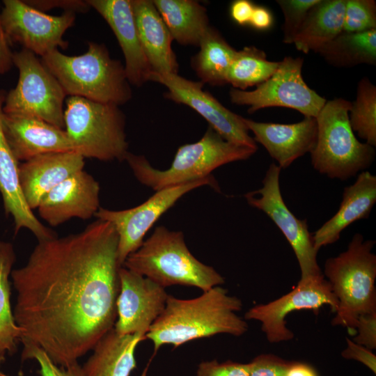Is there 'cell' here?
I'll list each match as a JSON object with an SVG mask.
<instances>
[{
    "mask_svg": "<svg viewBox=\"0 0 376 376\" xmlns=\"http://www.w3.org/2000/svg\"><path fill=\"white\" fill-rule=\"evenodd\" d=\"M118 243L111 224L98 219L77 233L38 241L26 263L10 274L22 344L67 366L113 328L122 267Z\"/></svg>",
    "mask_w": 376,
    "mask_h": 376,
    "instance_id": "cell-1",
    "label": "cell"
},
{
    "mask_svg": "<svg viewBox=\"0 0 376 376\" xmlns=\"http://www.w3.org/2000/svg\"><path fill=\"white\" fill-rule=\"evenodd\" d=\"M242 308V301L220 285L189 299L169 295L164 311L146 334V339L154 347L148 364L164 345L176 348L191 340L219 334L243 335L248 324L236 313Z\"/></svg>",
    "mask_w": 376,
    "mask_h": 376,
    "instance_id": "cell-2",
    "label": "cell"
},
{
    "mask_svg": "<svg viewBox=\"0 0 376 376\" xmlns=\"http://www.w3.org/2000/svg\"><path fill=\"white\" fill-rule=\"evenodd\" d=\"M41 61L66 95L118 106L132 97L124 65L111 57L104 44L88 42L87 51L79 56H68L56 49Z\"/></svg>",
    "mask_w": 376,
    "mask_h": 376,
    "instance_id": "cell-3",
    "label": "cell"
},
{
    "mask_svg": "<svg viewBox=\"0 0 376 376\" xmlns=\"http://www.w3.org/2000/svg\"><path fill=\"white\" fill-rule=\"evenodd\" d=\"M123 266L164 288L192 286L206 291L224 283L212 267L201 263L187 248L182 232L157 227Z\"/></svg>",
    "mask_w": 376,
    "mask_h": 376,
    "instance_id": "cell-4",
    "label": "cell"
},
{
    "mask_svg": "<svg viewBox=\"0 0 376 376\" xmlns=\"http://www.w3.org/2000/svg\"><path fill=\"white\" fill-rule=\"evenodd\" d=\"M256 150L226 141L209 126L199 141L178 148L170 167L166 170L157 169L143 155L130 152L125 160L139 182L159 191L210 177L218 167L248 159Z\"/></svg>",
    "mask_w": 376,
    "mask_h": 376,
    "instance_id": "cell-5",
    "label": "cell"
},
{
    "mask_svg": "<svg viewBox=\"0 0 376 376\" xmlns=\"http://www.w3.org/2000/svg\"><path fill=\"white\" fill-rule=\"evenodd\" d=\"M374 244V241L364 240L361 234L356 233L346 251L324 264L323 275L338 301L331 324L345 327L352 334L360 316L376 312Z\"/></svg>",
    "mask_w": 376,
    "mask_h": 376,
    "instance_id": "cell-6",
    "label": "cell"
},
{
    "mask_svg": "<svg viewBox=\"0 0 376 376\" xmlns=\"http://www.w3.org/2000/svg\"><path fill=\"white\" fill-rule=\"evenodd\" d=\"M351 102L338 97L327 101L315 118L317 139L310 152L311 165L321 174L345 180L368 169L375 148L359 141L349 123Z\"/></svg>",
    "mask_w": 376,
    "mask_h": 376,
    "instance_id": "cell-7",
    "label": "cell"
},
{
    "mask_svg": "<svg viewBox=\"0 0 376 376\" xmlns=\"http://www.w3.org/2000/svg\"><path fill=\"white\" fill-rule=\"evenodd\" d=\"M64 130L73 150L84 158L122 162L128 153L125 116L118 105L69 96Z\"/></svg>",
    "mask_w": 376,
    "mask_h": 376,
    "instance_id": "cell-8",
    "label": "cell"
},
{
    "mask_svg": "<svg viewBox=\"0 0 376 376\" xmlns=\"http://www.w3.org/2000/svg\"><path fill=\"white\" fill-rule=\"evenodd\" d=\"M13 63L19 78L16 86L6 95L3 111L34 116L64 130L67 95L58 80L27 49L13 52Z\"/></svg>",
    "mask_w": 376,
    "mask_h": 376,
    "instance_id": "cell-9",
    "label": "cell"
},
{
    "mask_svg": "<svg viewBox=\"0 0 376 376\" xmlns=\"http://www.w3.org/2000/svg\"><path fill=\"white\" fill-rule=\"evenodd\" d=\"M303 63L302 58L284 57L276 72L256 89L247 91L230 88L231 102L248 106L249 113L279 107L296 110L304 117L316 118L327 100L304 81Z\"/></svg>",
    "mask_w": 376,
    "mask_h": 376,
    "instance_id": "cell-10",
    "label": "cell"
},
{
    "mask_svg": "<svg viewBox=\"0 0 376 376\" xmlns=\"http://www.w3.org/2000/svg\"><path fill=\"white\" fill-rule=\"evenodd\" d=\"M281 169L272 163L262 181L263 187L244 194L248 204L265 213L276 224L291 246L298 261L300 280L322 274L317 260L313 234L307 221L299 219L287 207L280 188Z\"/></svg>",
    "mask_w": 376,
    "mask_h": 376,
    "instance_id": "cell-11",
    "label": "cell"
},
{
    "mask_svg": "<svg viewBox=\"0 0 376 376\" xmlns=\"http://www.w3.org/2000/svg\"><path fill=\"white\" fill-rule=\"evenodd\" d=\"M209 185L219 191L214 178L210 177L156 191L145 202L123 210L100 207L95 217L109 222L118 235V257L123 266L127 257L143 242L148 231L184 195L198 187Z\"/></svg>",
    "mask_w": 376,
    "mask_h": 376,
    "instance_id": "cell-12",
    "label": "cell"
},
{
    "mask_svg": "<svg viewBox=\"0 0 376 376\" xmlns=\"http://www.w3.org/2000/svg\"><path fill=\"white\" fill-rule=\"evenodd\" d=\"M3 3L1 19L9 43L19 44L41 57L58 47H67L63 36L74 24L76 13L50 15L20 0H3Z\"/></svg>",
    "mask_w": 376,
    "mask_h": 376,
    "instance_id": "cell-13",
    "label": "cell"
},
{
    "mask_svg": "<svg viewBox=\"0 0 376 376\" xmlns=\"http://www.w3.org/2000/svg\"><path fill=\"white\" fill-rule=\"evenodd\" d=\"M324 305H329L331 311L336 313L338 301L329 282L322 274L299 280L290 292L266 304L251 307L245 313L244 318L259 321L267 340L277 343L294 337L293 332L285 324L288 314L303 309H312L317 313Z\"/></svg>",
    "mask_w": 376,
    "mask_h": 376,
    "instance_id": "cell-14",
    "label": "cell"
},
{
    "mask_svg": "<svg viewBox=\"0 0 376 376\" xmlns=\"http://www.w3.org/2000/svg\"><path fill=\"white\" fill-rule=\"evenodd\" d=\"M149 81L164 86L167 88L165 98L195 110L226 141L258 149L257 143L249 134L244 118L230 111L212 94L203 91L204 84L201 81H191L178 74L152 72Z\"/></svg>",
    "mask_w": 376,
    "mask_h": 376,
    "instance_id": "cell-15",
    "label": "cell"
},
{
    "mask_svg": "<svg viewBox=\"0 0 376 376\" xmlns=\"http://www.w3.org/2000/svg\"><path fill=\"white\" fill-rule=\"evenodd\" d=\"M113 329L120 335L146 334L164 311L169 295L165 288L122 266Z\"/></svg>",
    "mask_w": 376,
    "mask_h": 376,
    "instance_id": "cell-16",
    "label": "cell"
},
{
    "mask_svg": "<svg viewBox=\"0 0 376 376\" xmlns=\"http://www.w3.org/2000/svg\"><path fill=\"white\" fill-rule=\"evenodd\" d=\"M99 182L81 170L52 189L40 201L38 214L56 227L72 218L88 219L100 209Z\"/></svg>",
    "mask_w": 376,
    "mask_h": 376,
    "instance_id": "cell-17",
    "label": "cell"
},
{
    "mask_svg": "<svg viewBox=\"0 0 376 376\" xmlns=\"http://www.w3.org/2000/svg\"><path fill=\"white\" fill-rule=\"evenodd\" d=\"M107 22L115 34L125 58L130 84L139 87L152 72L139 37L131 0H86Z\"/></svg>",
    "mask_w": 376,
    "mask_h": 376,
    "instance_id": "cell-18",
    "label": "cell"
},
{
    "mask_svg": "<svg viewBox=\"0 0 376 376\" xmlns=\"http://www.w3.org/2000/svg\"><path fill=\"white\" fill-rule=\"evenodd\" d=\"M2 127L18 162L49 152L74 151L65 130L34 116L3 111Z\"/></svg>",
    "mask_w": 376,
    "mask_h": 376,
    "instance_id": "cell-19",
    "label": "cell"
},
{
    "mask_svg": "<svg viewBox=\"0 0 376 376\" xmlns=\"http://www.w3.org/2000/svg\"><path fill=\"white\" fill-rule=\"evenodd\" d=\"M254 135L256 143H260L281 169L290 166L299 157L311 152L317 139L315 118L304 117L295 123H260L244 118Z\"/></svg>",
    "mask_w": 376,
    "mask_h": 376,
    "instance_id": "cell-20",
    "label": "cell"
},
{
    "mask_svg": "<svg viewBox=\"0 0 376 376\" xmlns=\"http://www.w3.org/2000/svg\"><path fill=\"white\" fill-rule=\"evenodd\" d=\"M84 164V157L75 151L45 153L19 164V185L30 209L38 208L45 195L83 170Z\"/></svg>",
    "mask_w": 376,
    "mask_h": 376,
    "instance_id": "cell-21",
    "label": "cell"
},
{
    "mask_svg": "<svg viewBox=\"0 0 376 376\" xmlns=\"http://www.w3.org/2000/svg\"><path fill=\"white\" fill-rule=\"evenodd\" d=\"M5 97V93L0 91V194L5 213L12 216L15 234L22 228H26L38 241L55 237L56 233L40 221L23 196L18 175L19 162L7 142L2 127Z\"/></svg>",
    "mask_w": 376,
    "mask_h": 376,
    "instance_id": "cell-22",
    "label": "cell"
},
{
    "mask_svg": "<svg viewBox=\"0 0 376 376\" xmlns=\"http://www.w3.org/2000/svg\"><path fill=\"white\" fill-rule=\"evenodd\" d=\"M376 202V176L368 171L357 175L355 182L344 188L336 213L313 234L315 249L338 241L342 231L352 223L368 219Z\"/></svg>",
    "mask_w": 376,
    "mask_h": 376,
    "instance_id": "cell-23",
    "label": "cell"
},
{
    "mask_svg": "<svg viewBox=\"0 0 376 376\" xmlns=\"http://www.w3.org/2000/svg\"><path fill=\"white\" fill-rule=\"evenodd\" d=\"M139 37L152 72L178 74L173 38L150 0H131Z\"/></svg>",
    "mask_w": 376,
    "mask_h": 376,
    "instance_id": "cell-24",
    "label": "cell"
},
{
    "mask_svg": "<svg viewBox=\"0 0 376 376\" xmlns=\"http://www.w3.org/2000/svg\"><path fill=\"white\" fill-rule=\"evenodd\" d=\"M144 339L139 334H118L113 328L97 343L82 366L86 376H130L136 367V347Z\"/></svg>",
    "mask_w": 376,
    "mask_h": 376,
    "instance_id": "cell-25",
    "label": "cell"
},
{
    "mask_svg": "<svg viewBox=\"0 0 376 376\" xmlns=\"http://www.w3.org/2000/svg\"><path fill=\"white\" fill-rule=\"evenodd\" d=\"M345 0H319L308 11L293 43L304 54L316 52L343 32Z\"/></svg>",
    "mask_w": 376,
    "mask_h": 376,
    "instance_id": "cell-26",
    "label": "cell"
},
{
    "mask_svg": "<svg viewBox=\"0 0 376 376\" xmlns=\"http://www.w3.org/2000/svg\"><path fill=\"white\" fill-rule=\"evenodd\" d=\"M173 40L199 46L209 24L206 9L193 0H152Z\"/></svg>",
    "mask_w": 376,
    "mask_h": 376,
    "instance_id": "cell-27",
    "label": "cell"
},
{
    "mask_svg": "<svg viewBox=\"0 0 376 376\" xmlns=\"http://www.w3.org/2000/svg\"><path fill=\"white\" fill-rule=\"evenodd\" d=\"M198 47L200 50L191 63L201 81L212 86L226 84L227 74L237 51L211 26L203 34Z\"/></svg>",
    "mask_w": 376,
    "mask_h": 376,
    "instance_id": "cell-28",
    "label": "cell"
},
{
    "mask_svg": "<svg viewBox=\"0 0 376 376\" xmlns=\"http://www.w3.org/2000/svg\"><path fill=\"white\" fill-rule=\"evenodd\" d=\"M315 53L329 65L351 68L376 64V29L359 33L342 32Z\"/></svg>",
    "mask_w": 376,
    "mask_h": 376,
    "instance_id": "cell-29",
    "label": "cell"
},
{
    "mask_svg": "<svg viewBox=\"0 0 376 376\" xmlns=\"http://www.w3.org/2000/svg\"><path fill=\"white\" fill-rule=\"evenodd\" d=\"M15 260L13 244L0 241V348L10 354L16 352L22 336L10 304V276Z\"/></svg>",
    "mask_w": 376,
    "mask_h": 376,
    "instance_id": "cell-30",
    "label": "cell"
},
{
    "mask_svg": "<svg viewBox=\"0 0 376 376\" xmlns=\"http://www.w3.org/2000/svg\"><path fill=\"white\" fill-rule=\"evenodd\" d=\"M279 65V61H269L262 49L246 46L236 52L227 74V84L241 91L257 86L268 79Z\"/></svg>",
    "mask_w": 376,
    "mask_h": 376,
    "instance_id": "cell-31",
    "label": "cell"
},
{
    "mask_svg": "<svg viewBox=\"0 0 376 376\" xmlns=\"http://www.w3.org/2000/svg\"><path fill=\"white\" fill-rule=\"evenodd\" d=\"M352 131L368 145L376 146V86L368 77L357 85V95L348 113Z\"/></svg>",
    "mask_w": 376,
    "mask_h": 376,
    "instance_id": "cell-32",
    "label": "cell"
},
{
    "mask_svg": "<svg viewBox=\"0 0 376 376\" xmlns=\"http://www.w3.org/2000/svg\"><path fill=\"white\" fill-rule=\"evenodd\" d=\"M376 29L374 0H345L343 32L359 33Z\"/></svg>",
    "mask_w": 376,
    "mask_h": 376,
    "instance_id": "cell-33",
    "label": "cell"
},
{
    "mask_svg": "<svg viewBox=\"0 0 376 376\" xmlns=\"http://www.w3.org/2000/svg\"><path fill=\"white\" fill-rule=\"evenodd\" d=\"M319 0H277L284 20L282 26L283 42L292 44L309 10Z\"/></svg>",
    "mask_w": 376,
    "mask_h": 376,
    "instance_id": "cell-34",
    "label": "cell"
},
{
    "mask_svg": "<svg viewBox=\"0 0 376 376\" xmlns=\"http://www.w3.org/2000/svg\"><path fill=\"white\" fill-rule=\"evenodd\" d=\"M22 359H34L40 366L41 376H86L82 366L75 362L67 366L55 364L39 347L31 343H23Z\"/></svg>",
    "mask_w": 376,
    "mask_h": 376,
    "instance_id": "cell-35",
    "label": "cell"
},
{
    "mask_svg": "<svg viewBox=\"0 0 376 376\" xmlns=\"http://www.w3.org/2000/svg\"><path fill=\"white\" fill-rule=\"evenodd\" d=\"M288 361L270 354L256 357L249 365V376H286Z\"/></svg>",
    "mask_w": 376,
    "mask_h": 376,
    "instance_id": "cell-36",
    "label": "cell"
},
{
    "mask_svg": "<svg viewBox=\"0 0 376 376\" xmlns=\"http://www.w3.org/2000/svg\"><path fill=\"white\" fill-rule=\"evenodd\" d=\"M196 376H249V365L232 361H205L199 363Z\"/></svg>",
    "mask_w": 376,
    "mask_h": 376,
    "instance_id": "cell-37",
    "label": "cell"
},
{
    "mask_svg": "<svg viewBox=\"0 0 376 376\" xmlns=\"http://www.w3.org/2000/svg\"><path fill=\"white\" fill-rule=\"evenodd\" d=\"M356 336L352 340L366 348H376V312L366 314L359 318L356 327Z\"/></svg>",
    "mask_w": 376,
    "mask_h": 376,
    "instance_id": "cell-38",
    "label": "cell"
},
{
    "mask_svg": "<svg viewBox=\"0 0 376 376\" xmlns=\"http://www.w3.org/2000/svg\"><path fill=\"white\" fill-rule=\"evenodd\" d=\"M30 6L44 12L54 8L64 11L86 13L91 8L86 1L81 0H29L24 1Z\"/></svg>",
    "mask_w": 376,
    "mask_h": 376,
    "instance_id": "cell-39",
    "label": "cell"
},
{
    "mask_svg": "<svg viewBox=\"0 0 376 376\" xmlns=\"http://www.w3.org/2000/svg\"><path fill=\"white\" fill-rule=\"evenodd\" d=\"M347 347L342 352V357L361 362L374 374L376 373V356L372 350L359 345L352 339L346 338Z\"/></svg>",
    "mask_w": 376,
    "mask_h": 376,
    "instance_id": "cell-40",
    "label": "cell"
},
{
    "mask_svg": "<svg viewBox=\"0 0 376 376\" xmlns=\"http://www.w3.org/2000/svg\"><path fill=\"white\" fill-rule=\"evenodd\" d=\"M255 6L248 0H236L232 2L230 14L232 19L238 24H249Z\"/></svg>",
    "mask_w": 376,
    "mask_h": 376,
    "instance_id": "cell-41",
    "label": "cell"
},
{
    "mask_svg": "<svg viewBox=\"0 0 376 376\" xmlns=\"http://www.w3.org/2000/svg\"><path fill=\"white\" fill-rule=\"evenodd\" d=\"M9 44L2 26L0 12V75L9 71L13 65V52Z\"/></svg>",
    "mask_w": 376,
    "mask_h": 376,
    "instance_id": "cell-42",
    "label": "cell"
},
{
    "mask_svg": "<svg viewBox=\"0 0 376 376\" xmlns=\"http://www.w3.org/2000/svg\"><path fill=\"white\" fill-rule=\"evenodd\" d=\"M272 24L273 17L271 12L265 7L255 6L249 24L256 29L263 31L269 29Z\"/></svg>",
    "mask_w": 376,
    "mask_h": 376,
    "instance_id": "cell-43",
    "label": "cell"
},
{
    "mask_svg": "<svg viewBox=\"0 0 376 376\" xmlns=\"http://www.w3.org/2000/svg\"><path fill=\"white\" fill-rule=\"evenodd\" d=\"M286 376H319L309 364L300 361H290Z\"/></svg>",
    "mask_w": 376,
    "mask_h": 376,
    "instance_id": "cell-44",
    "label": "cell"
},
{
    "mask_svg": "<svg viewBox=\"0 0 376 376\" xmlns=\"http://www.w3.org/2000/svg\"><path fill=\"white\" fill-rule=\"evenodd\" d=\"M6 352L0 348V366H1V364L4 362L6 358H5V356H6Z\"/></svg>",
    "mask_w": 376,
    "mask_h": 376,
    "instance_id": "cell-45",
    "label": "cell"
},
{
    "mask_svg": "<svg viewBox=\"0 0 376 376\" xmlns=\"http://www.w3.org/2000/svg\"><path fill=\"white\" fill-rule=\"evenodd\" d=\"M0 376H7V375H4V374H3V373H1L0 372Z\"/></svg>",
    "mask_w": 376,
    "mask_h": 376,
    "instance_id": "cell-46",
    "label": "cell"
}]
</instances>
